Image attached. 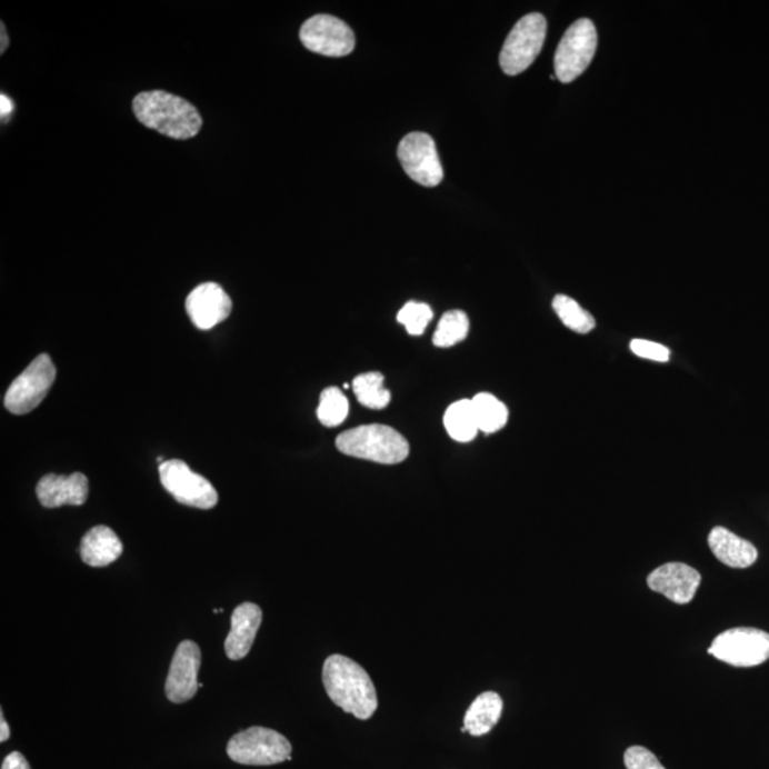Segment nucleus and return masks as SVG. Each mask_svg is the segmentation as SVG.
Wrapping results in <instances>:
<instances>
[{"label":"nucleus","mask_w":769,"mask_h":769,"mask_svg":"<svg viewBox=\"0 0 769 769\" xmlns=\"http://www.w3.org/2000/svg\"><path fill=\"white\" fill-rule=\"evenodd\" d=\"M323 687L333 705L358 720H369L378 708L377 688L358 662L333 655L323 662Z\"/></svg>","instance_id":"nucleus-1"},{"label":"nucleus","mask_w":769,"mask_h":769,"mask_svg":"<svg viewBox=\"0 0 769 769\" xmlns=\"http://www.w3.org/2000/svg\"><path fill=\"white\" fill-rule=\"evenodd\" d=\"M133 111L141 124L177 140L196 138L202 128L199 110L180 96L153 90L136 96Z\"/></svg>","instance_id":"nucleus-2"},{"label":"nucleus","mask_w":769,"mask_h":769,"mask_svg":"<svg viewBox=\"0 0 769 769\" xmlns=\"http://www.w3.org/2000/svg\"><path fill=\"white\" fill-rule=\"evenodd\" d=\"M339 452L348 457L397 465L409 457L408 440L391 427L363 425L342 432L337 438Z\"/></svg>","instance_id":"nucleus-3"},{"label":"nucleus","mask_w":769,"mask_h":769,"mask_svg":"<svg viewBox=\"0 0 769 769\" xmlns=\"http://www.w3.org/2000/svg\"><path fill=\"white\" fill-rule=\"evenodd\" d=\"M291 752V742L282 733L264 727L248 728L227 743L230 760L241 766H276L290 761Z\"/></svg>","instance_id":"nucleus-4"},{"label":"nucleus","mask_w":769,"mask_h":769,"mask_svg":"<svg viewBox=\"0 0 769 769\" xmlns=\"http://www.w3.org/2000/svg\"><path fill=\"white\" fill-rule=\"evenodd\" d=\"M548 22L540 13L526 14L506 38L500 52V68L508 76L523 73L543 48Z\"/></svg>","instance_id":"nucleus-5"},{"label":"nucleus","mask_w":769,"mask_h":769,"mask_svg":"<svg viewBox=\"0 0 769 769\" xmlns=\"http://www.w3.org/2000/svg\"><path fill=\"white\" fill-rule=\"evenodd\" d=\"M597 50V30L590 19L576 20L566 30L555 54V74L561 83H571L585 73Z\"/></svg>","instance_id":"nucleus-6"},{"label":"nucleus","mask_w":769,"mask_h":769,"mask_svg":"<svg viewBox=\"0 0 769 769\" xmlns=\"http://www.w3.org/2000/svg\"><path fill=\"white\" fill-rule=\"evenodd\" d=\"M708 655L733 667H756L769 660V635L752 627H737L717 636Z\"/></svg>","instance_id":"nucleus-7"},{"label":"nucleus","mask_w":769,"mask_h":769,"mask_svg":"<svg viewBox=\"0 0 769 769\" xmlns=\"http://www.w3.org/2000/svg\"><path fill=\"white\" fill-rule=\"evenodd\" d=\"M56 379L52 358L42 353L10 384L4 407L14 415L32 412L47 398Z\"/></svg>","instance_id":"nucleus-8"},{"label":"nucleus","mask_w":769,"mask_h":769,"mask_svg":"<svg viewBox=\"0 0 769 769\" xmlns=\"http://www.w3.org/2000/svg\"><path fill=\"white\" fill-rule=\"evenodd\" d=\"M159 473L161 485L177 502L202 510L212 509L219 503L214 486L201 475L192 472L183 460H166L160 465Z\"/></svg>","instance_id":"nucleus-9"},{"label":"nucleus","mask_w":769,"mask_h":769,"mask_svg":"<svg viewBox=\"0 0 769 769\" xmlns=\"http://www.w3.org/2000/svg\"><path fill=\"white\" fill-rule=\"evenodd\" d=\"M300 39L313 53L342 58L356 49V34L343 20L331 14H316L302 24Z\"/></svg>","instance_id":"nucleus-10"},{"label":"nucleus","mask_w":769,"mask_h":769,"mask_svg":"<svg viewBox=\"0 0 769 769\" xmlns=\"http://www.w3.org/2000/svg\"><path fill=\"white\" fill-rule=\"evenodd\" d=\"M398 159L405 173L425 187L442 183L443 169L440 164L437 144L431 136L415 131L405 136L398 147Z\"/></svg>","instance_id":"nucleus-11"},{"label":"nucleus","mask_w":769,"mask_h":769,"mask_svg":"<svg viewBox=\"0 0 769 769\" xmlns=\"http://www.w3.org/2000/svg\"><path fill=\"white\" fill-rule=\"evenodd\" d=\"M200 647L194 641H181L171 660L166 680V696L174 705H183L197 695L200 688Z\"/></svg>","instance_id":"nucleus-12"},{"label":"nucleus","mask_w":769,"mask_h":769,"mask_svg":"<svg viewBox=\"0 0 769 769\" xmlns=\"http://www.w3.org/2000/svg\"><path fill=\"white\" fill-rule=\"evenodd\" d=\"M186 310L190 320L199 330H211L226 321L232 310L231 298L216 282H206L187 297Z\"/></svg>","instance_id":"nucleus-13"},{"label":"nucleus","mask_w":769,"mask_h":769,"mask_svg":"<svg viewBox=\"0 0 769 769\" xmlns=\"http://www.w3.org/2000/svg\"><path fill=\"white\" fill-rule=\"evenodd\" d=\"M652 591L666 596L676 605H687L695 599L701 585V575L685 563H667L647 577Z\"/></svg>","instance_id":"nucleus-14"},{"label":"nucleus","mask_w":769,"mask_h":769,"mask_svg":"<svg viewBox=\"0 0 769 769\" xmlns=\"http://www.w3.org/2000/svg\"><path fill=\"white\" fill-rule=\"evenodd\" d=\"M37 493L40 505L48 509L66 505L82 506L88 500L89 480L79 472L70 477L49 473L40 479Z\"/></svg>","instance_id":"nucleus-15"},{"label":"nucleus","mask_w":769,"mask_h":769,"mask_svg":"<svg viewBox=\"0 0 769 769\" xmlns=\"http://www.w3.org/2000/svg\"><path fill=\"white\" fill-rule=\"evenodd\" d=\"M262 623V611L254 603H242L231 615V630L224 642L226 655L239 661L250 652Z\"/></svg>","instance_id":"nucleus-16"},{"label":"nucleus","mask_w":769,"mask_h":769,"mask_svg":"<svg viewBox=\"0 0 769 769\" xmlns=\"http://www.w3.org/2000/svg\"><path fill=\"white\" fill-rule=\"evenodd\" d=\"M708 546L721 563L733 569L750 568L758 559V550L751 541L741 539L721 526L711 530Z\"/></svg>","instance_id":"nucleus-17"},{"label":"nucleus","mask_w":769,"mask_h":769,"mask_svg":"<svg viewBox=\"0 0 769 769\" xmlns=\"http://www.w3.org/2000/svg\"><path fill=\"white\" fill-rule=\"evenodd\" d=\"M123 553V543L108 526H96L83 536L80 558L92 568H106Z\"/></svg>","instance_id":"nucleus-18"},{"label":"nucleus","mask_w":769,"mask_h":769,"mask_svg":"<svg viewBox=\"0 0 769 769\" xmlns=\"http://www.w3.org/2000/svg\"><path fill=\"white\" fill-rule=\"evenodd\" d=\"M503 712V700L498 692L486 691L470 705L465 715L463 732L482 737L493 730Z\"/></svg>","instance_id":"nucleus-19"},{"label":"nucleus","mask_w":769,"mask_h":769,"mask_svg":"<svg viewBox=\"0 0 769 769\" xmlns=\"http://www.w3.org/2000/svg\"><path fill=\"white\" fill-rule=\"evenodd\" d=\"M443 423L449 437L457 442H470L477 438L480 431L472 399H462L450 405L448 411L445 412Z\"/></svg>","instance_id":"nucleus-20"},{"label":"nucleus","mask_w":769,"mask_h":769,"mask_svg":"<svg viewBox=\"0 0 769 769\" xmlns=\"http://www.w3.org/2000/svg\"><path fill=\"white\" fill-rule=\"evenodd\" d=\"M475 415L480 432L495 433L500 431L508 422L509 411L502 401L492 393H478L472 399Z\"/></svg>","instance_id":"nucleus-21"},{"label":"nucleus","mask_w":769,"mask_h":769,"mask_svg":"<svg viewBox=\"0 0 769 769\" xmlns=\"http://www.w3.org/2000/svg\"><path fill=\"white\" fill-rule=\"evenodd\" d=\"M381 372H367L353 379L352 389L359 403L369 409H383L391 402V392L383 387Z\"/></svg>","instance_id":"nucleus-22"},{"label":"nucleus","mask_w":769,"mask_h":769,"mask_svg":"<svg viewBox=\"0 0 769 769\" xmlns=\"http://www.w3.org/2000/svg\"><path fill=\"white\" fill-rule=\"evenodd\" d=\"M553 310L558 313L560 321L569 330L577 333H589L595 330L596 320L589 311H586L580 303L568 296H556Z\"/></svg>","instance_id":"nucleus-23"},{"label":"nucleus","mask_w":769,"mask_h":769,"mask_svg":"<svg viewBox=\"0 0 769 769\" xmlns=\"http://www.w3.org/2000/svg\"><path fill=\"white\" fill-rule=\"evenodd\" d=\"M469 318L463 311H448L443 313L433 333V343L439 348L457 346L468 337Z\"/></svg>","instance_id":"nucleus-24"},{"label":"nucleus","mask_w":769,"mask_h":769,"mask_svg":"<svg viewBox=\"0 0 769 769\" xmlns=\"http://www.w3.org/2000/svg\"><path fill=\"white\" fill-rule=\"evenodd\" d=\"M349 413V402L338 388H327L321 393L320 407H318V419L327 428L339 427L346 421Z\"/></svg>","instance_id":"nucleus-25"},{"label":"nucleus","mask_w":769,"mask_h":769,"mask_svg":"<svg viewBox=\"0 0 769 769\" xmlns=\"http://www.w3.org/2000/svg\"><path fill=\"white\" fill-rule=\"evenodd\" d=\"M397 318L398 322L402 323L411 336L419 337L427 330L428 323L432 321L433 312L427 303L411 301L405 303Z\"/></svg>","instance_id":"nucleus-26"},{"label":"nucleus","mask_w":769,"mask_h":769,"mask_svg":"<svg viewBox=\"0 0 769 769\" xmlns=\"http://www.w3.org/2000/svg\"><path fill=\"white\" fill-rule=\"evenodd\" d=\"M630 349L635 356L655 362H667L671 356L669 348L661 346V343L647 341V339H632Z\"/></svg>","instance_id":"nucleus-27"},{"label":"nucleus","mask_w":769,"mask_h":769,"mask_svg":"<svg viewBox=\"0 0 769 769\" xmlns=\"http://www.w3.org/2000/svg\"><path fill=\"white\" fill-rule=\"evenodd\" d=\"M627 769H666L650 750L645 747H630L625 752Z\"/></svg>","instance_id":"nucleus-28"},{"label":"nucleus","mask_w":769,"mask_h":769,"mask_svg":"<svg viewBox=\"0 0 769 769\" xmlns=\"http://www.w3.org/2000/svg\"><path fill=\"white\" fill-rule=\"evenodd\" d=\"M2 769H30V766L22 753L14 751L4 758Z\"/></svg>","instance_id":"nucleus-29"},{"label":"nucleus","mask_w":769,"mask_h":769,"mask_svg":"<svg viewBox=\"0 0 769 769\" xmlns=\"http://www.w3.org/2000/svg\"><path fill=\"white\" fill-rule=\"evenodd\" d=\"M0 108H2V110H0L2 111V118H4V116H8L10 111H12L13 104L12 101H10V99L8 98V96H0Z\"/></svg>","instance_id":"nucleus-30"},{"label":"nucleus","mask_w":769,"mask_h":769,"mask_svg":"<svg viewBox=\"0 0 769 769\" xmlns=\"http://www.w3.org/2000/svg\"><path fill=\"white\" fill-rule=\"evenodd\" d=\"M0 717H2L0 718V728H2V730H0L2 731V733H0V741L4 742L8 741L10 737L9 723L4 720L3 712Z\"/></svg>","instance_id":"nucleus-31"},{"label":"nucleus","mask_w":769,"mask_h":769,"mask_svg":"<svg viewBox=\"0 0 769 769\" xmlns=\"http://www.w3.org/2000/svg\"><path fill=\"white\" fill-rule=\"evenodd\" d=\"M9 44V39L7 34V29H4V24L2 23V48H0V53H4V50H7Z\"/></svg>","instance_id":"nucleus-32"}]
</instances>
